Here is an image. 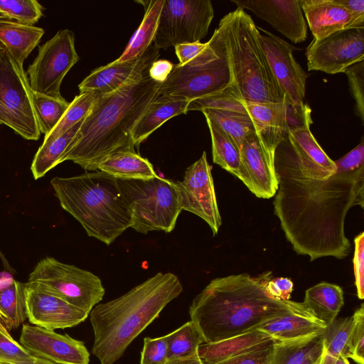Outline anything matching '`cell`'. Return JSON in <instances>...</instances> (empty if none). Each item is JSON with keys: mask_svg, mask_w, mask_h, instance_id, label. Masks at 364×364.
Here are the masks:
<instances>
[{"mask_svg": "<svg viewBox=\"0 0 364 364\" xmlns=\"http://www.w3.org/2000/svg\"><path fill=\"white\" fill-rule=\"evenodd\" d=\"M350 336V358L357 364H364V304L362 303L353 315Z\"/></svg>", "mask_w": 364, "mask_h": 364, "instance_id": "60d3db41", "label": "cell"}, {"mask_svg": "<svg viewBox=\"0 0 364 364\" xmlns=\"http://www.w3.org/2000/svg\"><path fill=\"white\" fill-rule=\"evenodd\" d=\"M28 282L62 298L87 314L102 300L105 293L97 276L49 257L38 262Z\"/></svg>", "mask_w": 364, "mask_h": 364, "instance_id": "9c48e42d", "label": "cell"}, {"mask_svg": "<svg viewBox=\"0 0 364 364\" xmlns=\"http://www.w3.org/2000/svg\"><path fill=\"white\" fill-rule=\"evenodd\" d=\"M213 17L210 0H164L153 44L166 50L199 42L208 34Z\"/></svg>", "mask_w": 364, "mask_h": 364, "instance_id": "30bf717a", "label": "cell"}, {"mask_svg": "<svg viewBox=\"0 0 364 364\" xmlns=\"http://www.w3.org/2000/svg\"><path fill=\"white\" fill-rule=\"evenodd\" d=\"M348 10L355 18L364 22V0H334Z\"/></svg>", "mask_w": 364, "mask_h": 364, "instance_id": "f907efd6", "label": "cell"}, {"mask_svg": "<svg viewBox=\"0 0 364 364\" xmlns=\"http://www.w3.org/2000/svg\"><path fill=\"white\" fill-rule=\"evenodd\" d=\"M43 6L36 0H0V11L9 20L34 26L43 16Z\"/></svg>", "mask_w": 364, "mask_h": 364, "instance_id": "f35d334b", "label": "cell"}, {"mask_svg": "<svg viewBox=\"0 0 364 364\" xmlns=\"http://www.w3.org/2000/svg\"><path fill=\"white\" fill-rule=\"evenodd\" d=\"M174 64L167 60H156L149 70V76L154 81L163 83L171 73Z\"/></svg>", "mask_w": 364, "mask_h": 364, "instance_id": "c3c4849f", "label": "cell"}, {"mask_svg": "<svg viewBox=\"0 0 364 364\" xmlns=\"http://www.w3.org/2000/svg\"><path fill=\"white\" fill-rule=\"evenodd\" d=\"M96 94L92 92H82L76 95L64 115L53 128V129L44 136L43 142H50L59 137L73 127L76 124L83 119L90 110Z\"/></svg>", "mask_w": 364, "mask_h": 364, "instance_id": "74e56055", "label": "cell"}, {"mask_svg": "<svg viewBox=\"0 0 364 364\" xmlns=\"http://www.w3.org/2000/svg\"><path fill=\"white\" fill-rule=\"evenodd\" d=\"M348 80L350 93L355 102V112L364 123V60L358 62L344 72Z\"/></svg>", "mask_w": 364, "mask_h": 364, "instance_id": "ab89813d", "label": "cell"}, {"mask_svg": "<svg viewBox=\"0 0 364 364\" xmlns=\"http://www.w3.org/2000/svg\"><path fill=\"white\" fill-rule=\"evenodd\" d=\"M26 283L12 279L0 284V311L7 318L11 329L17 328L26 318Z\"/></svg>", "mask_w": 364, "mask_h": 364, "instance_id": "e575fe53", "label": "cell"}, {"mask_svg": "<svg viewBox=\"0 0 364 364\" xmlns=\"http://www.w3.org/2000/svg\"><path fill=\"white\" fill-rule=\"evenodd\" d=\"M272 272L218 277L193 300L191 321L204 343H213L242 335L296 309L300 302L272 297L266 290Z\"/></svg>", "mask_w": 364, "mask_h": 364, "instance_id": "7a4b0ae2", "label": "cell"}, {"mask_svg": "<svg viewBox=\"0 0 364 364\" xmlns=\"http://www.w3.org/2000/svg\"><path fill=\"white\" fill-rule=\"evenodd\" d=\"M326 327L300 302L294 310L260 325L256 329L267 333L277 341H285L323 333Z\"/></svg>", "mask_w": 364, "mask_h": 364, "instance_id": "d4e9b609", "label": "cell"}, {"mask_svg": "<svg viewBox=\"0 0 364 364\" xmlns=\"http://www.w3.org/2000/svg\"><path fill=\"white\" fill-rule=\"evenodd\" d=\"M72 31L63 29L39 46L26 75L33 92L61 98L60 85L66 74L79 60Z\"/></svg>", "mask_w": 364, "mask_h": 364, "instance_id": "8fae6325", "label": "cell"}, {"mask_svg": "<svg viewBox=\"0 0 364 364\" xmlns=\"http://www.w3.org/2000/svg\"><path fill=\"white\" fill-rule=\"evenodd\" d=\"M238 9H248L266 21L294 43L305 41L307 24L300 0H232Z\"/></svg>", "mask_w": 364, "mask_h": 364, "instance_id": "d6986e66", "label": "cell"}, {"mask_svg": "<svg viewBox=\"0 0 364 364\" xmlns=\"http://www.w3.org/2000/svg\"><path fill=\"white\" fill-rule=\"evenodd\" d=\"M143 5V20L117 61H127L141 55L154 42L164 0L136 1Z\"/></svg>", "mask_w": 364, "mask_h": 364, "instance_id": "f546056e", "label": "cell"}, {"mask_svg": "<svg viewBox=\"0 0 364 364\" xmlns=\"http://www.w3.org/2000/svg\"><path fill=\"white\" fill-rule=\"evenodd\" d=\"M0 329L5 332H9V331L11 330L7 318H6V316H4V315L1 311H0Z\"/></svg>", "mask_w": 364, "mask_h": 364, "instance_id": "11a10c76", "label": "cell"}, {"mask_svg": "<svg viewBox=\"0 0 364 364\" xmlns=\"http://www.w3.org/2000/svg\"><path fill=\"white\" fill-rule=\"evenodd\" d=\"M43 34L42 28L0 19V47L22 70H24L25 60L38 46Z\"/></svg>", "mask_w": 364, "mask_h": 364, "instance_id": "484cf974", "label": "cell"}, {"mask_svg": "<svg viewBox=\"0 0 364 364\" xmlns=\"http://www.w3.org/2000/svg\"><path fill=\"white\" fill-rule=\"evenodd\" d=\"M277 341L267 333L256 329L219 342L204 343L199 346L197 355L203 364H218L271 346Z\"/></svg>", "mask_w": 364, "mask_h": 364, "instance_id": "cb8c5ba5", "label": "cell"}, {"mask_svg": "<svg viewBox=\"0 0 364 364\" xmlns=\"http://www.w3.org/2000/svg\"><path fill=\"white\" fill-rule=\"evenodd\" d=\"M232 83L225 36L218 25L196 57L186 64L173 65L158 95L189 102L221 92Z\"/></svg>", "mask_w": 364, "mask_h": 364, "instance_id": "52a82bcc", "label": "cell"}, {"mask_svg": "<svg viewBox=\"0 0 364 364\" xmlns=\"http://www.w3.org/2000/svg\"><path fill=\"white\" fill-rule=\"evenodd\" d=\"M82 120L59 137L50 142H43L34 156L31 166L36 180L43 177L50 169L61 163L62 157L78 131Z\"/></svg>", "mask_w": 364, "mask_h": 364, "instance_id": "1f68e13d", "label": "cell"}, {"mask_svg": "<svg viewBox=\"0 0 364 364\" xmlns=\"http://www.w3.org/2000/svg\"><path fill=\"white\" fill-rule=\"evenodd\" d=\"M353 317L336 318L323 332L325 353L333 357L350 358V336Z\"/></svg>", "mask_w": 364, "mask_h": 364, "instance_id": "8d00e7d4", "label": "cell"}, {"mask_svg": "<svg viewBox=\"0 0 364 364\" xmlns=\"http://www.w3.org/2000/svg\"><path fill=\"white\" fill-rule=\"evenodd\" d=\"M132 214V227L146 234L175 228L182 211L176 182L159 176L149 178H117Z\"/></svg>", "mask_w": 364, "mask_h": 364, "instance_id": "ba28073f", "label": "cell"}, {"mask_svg": "<svg viewBox=\"0 0 364 364\" xmlns=\"http://www.w3.org/2000/svg\"><path fill=\"white\" fill-rule=\"evenodd\" d=\"M33 355L16 341L9 333L0 329V362H26Z\"/></svg>", "mask_w": 364, "mask_h": 364, "instance_id": "7bdbcfd3", "label": "cell"}, {"mask_svg": "<svg viewBox=\"0 0 364 364\" xmlns=\"http://www.w3.org/2000/svg\"><path fill=\"white\" fill-rule=\"evenodd\" d=\"M168 346V362L197 356L203 336L191 321L165 335Z\"/></svg>", "mask_w": 364, "mask_h": 364, "instance_id": "836d02e7", "label": "cell"}, {"mask_svg": "<svg viewBox=\"0 0 364 364\" xmlns=\"http://www.w3.org/2000/svg\"><path fill=\"white\" fill-rule=\"evenodd\" d=\"M205 119L211 136L213 162L237 177L241 165L239 149L220 127Z\"/></svg>", "mask_w": 364, "mask_h": 364, "instance_id": "d6a6232c", "label": "cell"}, {"mask_svg": "<svg viewBox=\"0 0 364 364\" xmlns=\"http://www.w3.org/2000/svg\"><path fill=\"white\" fill-rule=\"evenodd\" d=\"M167 364H203L199 358L197 356L181 359V360H176L173 361L168 362Z\"/></svg>", "mask_w": 364, "mask_h": 364, "instance_id": "f5cc1de1", "label": "cell"}, {"mask_svg": "<svg viewBox=\"0 0 364 364\" xmlns=\"http://www.w3.org/2000/svg\"><path fill=\"white\" fill-rule=\"evenodd\" d=\"M259 31V41L271 72L294 109H302L307 75L293 55L294 48L270 32Z\"/></svg>", "mask_w": 364, "mask_h": 364, "instance_id": "5bb4252c", "label": "cell"}, {"mask_svg": "<svg viewBox=\"0 0 364 364\" xmlns=\"http://www.w3.org/2000/svg\"><path fill=\"white\" fill-rule=\"evenodd\" d=\"M33 105L41 133L47 136L61 119L70 102L63 97L56 98L33 92Z\"/></svg>", "mask_w": 364, "mask_h": 364, "instance_id": "d590c367", "label": "cell"}, {"mask_svg": "<svg viewBox=\"0 0 364 364\" xmlns=\"http://www.w3.org/2000/svg\"><path fill=\"white\" fill-rule=\"evenodd\" d=\"M50 183L62 208L83 227L89 237L107 245L128 228L132 214L117 178L101 171L54 177Z\"/></svg>", "mask_w": 364, "mask_h": 364, "instance_id": "5b68a950", "label": "cell"}, {"mask_svg": "<svg viewBox=\"0 0 364 364\" xmlns=\"http://www.w3.org/2000/svg\"><path fill=\"white\" fill-rule=\"evenodd\" d=\"M0 364H3V363L0 362Z\"/></svg>", "mask_w": 364, "mask_h": 364, "instance_id": "91938a15", "label": "cell"}, {"mask_svg": "<svg viewBox=\"0 0 364 364\" xmlns=\"http://www.w3.org/2000/svg\"><path fill=\"white\" fill-rule=\"evenodd\" d=\"M219 26L225 36L234 92L246 102H284L285 97L271 72L259 29L250 16L237 8L226 14Z\"/></svg>", "mask_w": 364, "mask_h": 364, "instance_id": "8992f818", "label": "cell"}, {"mask_svg": "<svg viewBox=\"0 0 364 364\" xmlns=\"http://www.w3.org/2000/svg\"><path fill=\"white\" fill-rule=\"evenodd\" d=\"M0 123L11 128L16 134L28 140V136L18 120L13 114L0 104Z\"/></svg>", "mask_w": 364, "mask_h": 364, "instance_id": "681fc988", "label": "cell"}, {"mask_svg": "<svg viewBox=\"0 0 364 364\" xmlns=\"http://www.w3.org/2000/svg\"><path fill=\"white\" fill-rule=\"evenodd\" d=\"M230 89L240 107L253 119L257 134L267 156L274 163V151L278 144L287 136L288 100L277 103H258L246 102L240 99Z\"/></svg>", "mask_w": 364, "mask_h": 364, "instance_id": "7402d4cb", "label": "cell"}, {"mask_svg": "<svg viewBox=\"0 0 364 364\" xmlns=\"http://www.w3.org/2000/svg\"><path fill=\"white\" fill-rule=\"evenodd\" d=\"M97 170L117 178H149L158 176L147 159L133 151L109 155L97 165Z\"/></svg>", "mask_w": 364, "mask_h": 364, "instance_id": "4dcf8cb0", "label": "cell"}, {"mask_svg": "<svg viewBox=\"0 0 364 364\" xmlns=\"http://www.w3.org/2000/svg\"><path fill=\"white\" fill-rule=\"evenodd\" d=\"M161 83L149 75L105 95H97L61 163L72 161L86 171L119 151L135 152L132 132L149 105L157 97Z\"/></svg>", "mask_w": 364, "mask_h": 364, "instance_id": "3957f363", "label": "cell"}, {"mask_svg": "<svg viewBox=\"0 0 364 364\" xmlns=\"http://www.w3.org/2000/svg\"><path fill=\"white\" fill-rule=\"evenodd\" d=\"M26 318L32 324L53 330L75 326L88 316L62 298L26 282L24 291Z\"/></svg>", "mask_w": 364, "mask_h": 364, "instance_id": "e0dca14e", "label": "cell"}, {"mask_svg": "<svg viewBox=\"0 0 364 364\" xmlns=\"http://www.w3.org/2000/svg\"><path fill=\"white\" fill-rule=\"evenodd\" d=\"M302 304L328 326L336 318L344 304L343 291L338 285L322 282L306 290Z\"/></svg>", "mask_w": 364, "mask_h": 364, "instance_id": "f1b7e54d", "label": "cell"}, {"mask_svg": "<svg viewBox=\"0 0 364 364\" xmlns=\"http://www.w3.org/2000/svg\"><path fill=\"white\" fill-rule=\"evenodd\" d=\"M0 257L1 259V261L4 264V267L8 269L9 271L14 272L13 269L9 265V263L7 262L6 258L2 255L1 252L0 251Z\"/></svg>", "mask_w": 364, "mask_h": 364, "instance_id": "9f6ffc18", "label": "cell"}, {"mask_svg": "<svg viewBox=\"0 0 364 364\" xmlns=\"http://www.w3.org/2000/svg\"><path fill=\"white\" fill-rule=\"evenodd\" d=\"M188 101L158 95L149 105L132 132L134 146H139L151 134L171 118L187 113Z\"/></svg>", "mask_w": 364, "mask_h": 364, "instance_id": "83f0119b", "label": "cell"}, {"mask_svg": "<svg viewBox=\"0 0 364 364\" xmlns=\"http://www.w3.org/2000/svg\"><path fill=\"white\" fill-rule=\"evenodd\" d=\"M206 43L195 42L176 46L175 52L179 60L178 64H186L196 57L205 47Z\"/></svg>", "mask_w": 364, "mask_h": 364, "instance_id": "7dc6e473", "label": "cell"}, {"mask_svg": "<svg viewBox=\"0 0 364 364\" xmlns=\"http://www.w3.org/2000/svg\"><path fill=\"white\" fill-rule=\"evenodd\" d=\"M20 344L31 355L58 364H89L90 353L81 341L37 326L23 325Z\"/></svg>", "mask_w": 364, "mask_h": 364, "instance_id": "ac0fdd59", "label": "cell"}, {"mask_svg": "<svg viewBox=\"0 0 364 364\" xmlns=\"http://www.w3.org/2000/svg\"><path fill=\"white\" fill-rule=\"evenodd\" d=\"M272 346L273 345L253 350L224 360L218 364H269L272 353Z\"/></svg>", "mask_w": 364, "mask_h": 364, "instance_id": "f6af8a7d", "label": "cell"}, {"mask_svg": "<svg viewBox=\"0 0 364 364\" xmlns=\"http://www.w3.org/2000/svg\"><path fill=\"white\" fill-rule=\"evenodd\" d=\"M240 154L241 165L237 178L257 197L270 198L274 196L278 181L274 163L267 156L257 134L245 139Z\"/></svg>", "mask_w": 364, "mask_h": 364, "instance_id": "ffe728a7", "label": "cell"}, {"mask_svg": "<svg viewBox=\"0 0 364 364\" xmlns=\"http://www.w3.org/2000/svg\"><path fill=\"white\" fill-rule=\"evenodd\" d=\"M33 91L24 70L18 68L6 50L0 53V104L26 131L28 140L41 136L33 105Z\"/></svg>", "mask_w": 364, "mask_h": 364, "instance_id": "9a60e30c", "label": "cell"}, {"mask_svg": "<svg viewBox=\"0 0 364 364\" xmlns=\"http://www.w3.org/2000/svg\"><path fill=\"white\" fill-rule=\"evenodd\" d=\"M306 55L309 70L343 73L349 66L364 60V28H348L313 39Z\"/></svg>", "mask_w": 364, "mask_h": 364, "instance_id": "7c38bea8", "label": "cell"}, {"mask_svg": "<svg viewBox=\"0 0 364 364\" xmlns=\"http://www.w3.org/2000/svg\"><path fill=\"white\" fill-rule=\"evenodd\" d=\"M355 250L353 269L355 283L358 299L364 298V232L358 234L354 239Z\"/></svg>", "mask_w": 364, "mask_h": 364, "instance_id": "ee69618b", "label": "cell"}, {"mask_svg": "<svg viewBox=\"0 0 364 364\" xmlns=\"http://www.w3.org/2000/svg\"><path fill=\"white\" fill-rule=\"evenodd\" d=\"M324 353L323 333L277 341L272 346L269 364H320Z\"/></svg>", "mask_w": 364, "mask_h": 364, "instance_id": "4316f807", "label": "cell"}, {"mask_svg": "<svg viewBox=\"0 0 364 364\" xmlns=\"http://www.w3.org/2000/svg\"><path fill=\"white\" fill-rule=\"evenodd\" d=\"M168 346L166 336L156 338L146 337L141 353V364H167Z\"/></svg>", "mask_w": 364, "mask_h": 364, "instance_id": "b9f144b4", "label": "cell"}, {"mask_svg": "<svg viewBox=\"0 0 364 364\" xmlns=\"http://www.w3.org/2000/svg\"><path fill=\"white\" fill-rule=\"evenodd\" d=\"M0 19H8L9 20L7 16L1 11H0Z\"/></svg>", "mask_w": 364, "mask_h": 364, "instance_id": "6f0895ef", "label": "cell"}, {"mask_svg": "<svg viewBox=\"0 0 364 364\" xmlns=\"http://www.w3.org/2000/svg\"><path fill=\"white\" fill-rule=\"evenodd\" d=\"M159 55V49L152 43L134 59L122 62L116 60L97 68L78 85L80 93L109 94L139 81L149 75L151 65Z\"/></svg>", "mask_w": 364, "mask_h": 364, "instance_id": "2e32d148", "label": "cell"}, {"mask_svg": "<svg viewBox=\"0 0 364 364\" xmlns=\"http://www.w3.org/2000/svg\"><path fill=\"white\" fill-rule=\"evenodd\" d=\"M179 193V201L183 210L191 212L210 226L213 235L222 223L215 191L211 166L207 160L206 152L189 166L182 181L176 182Z\"/></svg>", "mask_w": 364, "mask_h": 364, "instance_id": "4fadbf2b", "label": "cell"}, {"mask_svg": "<svg viewBox=\"0 0 364 364\" xmlns=\"http://www.w3.org/2000/svg\"><path fill=\"white\" fill-rule=\"evenodd\" d=\"M3 50H4V49H3L2 48H1V47H0V53H1V51H3Z\"/></svg>", "mask_w": 364, "mask_h": 364, "instance_id": "680465c9", "label": "cell"}, {"mask_svg": "<svg viewBox=\"0 0 364 364\" xmlns=\"http://www.w3.org/2000/svg\"><path fill=\"white\" fill-rule=\"evenodd\" d=\"M320 364H350L348 359L343 357H333L324 353Z\"/></svg>", "mask_w": 364, "mask_h": 364, "instance_id": "816d5d0a", "label": "cell"}, {"mask_svg": "<svg viewBox=\"0 0 364 364\" xmlns=\"http://www.w3.org/2000/svg\"><path fill=\"white\" fill-rule=\"evenodd\" d=\"M300 4L314 39L348 28H364V22L334 0H300Z\"/></svg>", "mask_w": 364, "mask_h": 364, "instance_id": "603a6c76", "label": "cell"}, {"mask_svg": "<svg viewBox=\"0 0 364 364\" xmlns=\"http://www.w3.org/2000/svg\"><path fill=\"white\" fill-rule=\"evenodd\" d=\"M311 124L289 127L280 143L292 156L303 175L312 179H325L336 173V165L315 139L310 131Z\"/></svg>", "mask_w": 364, "mask_h": 364, "instance_id": "44dd1931", "label": "cell"}, {"mask_svg": "<svg viewBox=\"0 0 364 364\" xmlns=\"http://www.w3.org/2000/svg\"><path fill=\"white\" fill-rule=\"evenodd\" d=\"M337 170L325 179L309 178L279 143L274 166L278 188L273 200L274 215L298 255L310 261L324 257L341 259L351 251L345 234L349 210L364 208V141L334 161Z\"/></svg>", "mask_w": 364, "mask_h": 364, "instance_id": "6da1fadb", "label": "cell"}, {"mask_svg": "<svg viewBox=\"0 0 364 364\" xmlns=\"http://www.w3.org/2000/svg\"><path fill=\"white\" fill-rule=\"evenodd\" d=\"M19 364H58L48 360L33 355L32 358L26 362H17Z\"/></svg>", "mask_w": 364, "mask_h": 364, "instance_id": "db71d44e", "label": "cell"}, {"mask_svg": "<svg viewBox=\"0 0 364 364\" xmlns=\"http://www.w3.org/2000/svg\"><path fill=\"white\" fill-rule=\"evenodd\" d=\"M293 282L289 278L277 277L271 279L266 285V290L272 297L288 301L293 291Z\"/></svg>", "mask_w": 364, "mask_h": 364, "instance_id": "bcb514c9", "label": "cell"}, {"mask_svg": "<svg viewBox=\"0 0 364 364\" xmlns=\"http://www.w3.org/2000/svg\"><path fill=\"white\" fill-rule=\"evenodd\" d=\"M182 291L176 275L159 272L122 296L97 304L90 313L92 354L101 364H114Z\"/></svg>", "mask_w": 364, "mask_h": 364, "instance_id": "277c9868", "label": "cell"}]
</instances>
